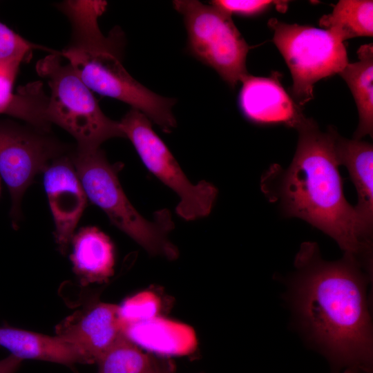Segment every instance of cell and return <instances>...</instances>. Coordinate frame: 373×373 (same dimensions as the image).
<instances>
[{
  "label": "cell",
  "mask_w": 373,
  "mask_h": 373,
  "mask_svg": "<svg viewBox=\"0 0 373 373\" xmlns=\"http://www.w3.org/2000/svg\"><path fill=\"white\" fill-rule=\"evenodd\" d=\"M294 266L293 305L308 335L333 365L372 370V270L349 253L325 260L312 242L301 245Z\"/></svg>",
  "instance_id": "6da1fadb"
},
{
  "label": "cell",
  "mask_w": 373,
  "mask_h": 373,
  "mask_svg": "<svg viewBox=\"0 0 373 373\" xmlns=\"http://www.w3.org/2000/svg\"><path fill=\"white\" fill-rule=\"evenodd\" d=\"M298 140L287 169L271 165L261 190L287 217L302 219L333 238L344 253L372 264V242L361 236L354 207L346 200L334 150V128L320 130L307 117L296 128Z\"/></svg>",
  "instance_id": "7a4b0ae2"
},
{
  "label": "cell",
  "mask_w": 373,
  "mask_h": 373,
  "mask_svg": "<svg viewBox=\"0 0 373 373\" xmlns=\"http://www.w3.org/2000/svg\"><path fill=\"white\" fill-rule=\"evenodd\" d=\"M122 44L119 30L106 37L97 28L73 34L59 52L92 92L130 105L170 133L176 126L175 99L155 93L127 72L121 61Z\"/></svg>",
  "instance_id": "3957f363"
},
{
  "label": "cell",
  "mask_w": 373,
  "mask_h": 373,
  "mask_svg": "<svg viewBox=\"0 0 373 373\" xmlns=\"http://www.w3.org/2000/svg\"><path fill=\"white\" fill-rule=\"evenodd\" d=\"M70 156L87 199L100 208L111 223L152 255L177 258V248L168 240L174 227L168 209L156 212L154 219L144 218L126 197L118 179L121 164H111L100 149L76 146Z\"/></svg>",
  "instance_id": "277c9868"
},
{
  "label": "cell",
  "mask_w": 373,
  "mask_h": 373,
  "mask_svg": "<svg viewBox=\"0 0 373 373\" xmlns=\"http://www.w3.org/2000/svg\"><path fill=\"white\" fill-rule=\"evenodd\" d=\"M36 70L50 88V95L44 93L39 101L42 119L68 132L77 148L98 149L111 138L125 137L119 122L103 113L93 92L59 52L39 60Z\"/></svg>",
  "instance_id": "5b68a950"
},
{
  "label": "cell",
  "mask_w": 373,
  "mask_h": 373,
  "mask_svg": "<svg viewBox=\"0 0 373 373\" xmlns=\"http://www.w3.org/2000/svg\"><path fill=\"white\" fill-rule=\"evenodd\" d=\"M173 4L183 17L188 52L234 88L249 75L246 59L250 46L231 15L195 0H176Z\"/></svg>",
  "instance_id": "8992f818"
},
{
  "label": "cell",
  "mask_w": 373,
  "mask_h": 373,
  "mask_svg": "<svg viewBox=\"0 0 373 373\" xmlns=\"http://www.w3.org/2000/svg\"><path fill=\"white\" fill-rule=\"evenodd\" d=\"M273 41L291 74V98L300 107L314 98V84L339 73L349 63L343 44L325 29L270 19Z\"/></svg>",
  "instance_id": "52a82bcc"
},
{
  "label": "cell",
  "mask_w": 373,
  "mask_h": 373,
  "mask_svg": "<svg viewBox=\"0 0 373 373\" xmlns=\"http://www.w3.org/2000/svg\"><path fill=\"white\" fill-rule=\"evenodd\" d=\"M142 162L155 176L180 198L177 214L186 220L206 217L211 213L218 195L217 188L202 180L191 183L168 147L152 128L151 121L131 108L119 122Z\"/></svg>",
  "instance_id": "ba28073f"
},
{
  "label": "cell",
  "mask_w": 373,
  "mask_h": 373,
  "mask_svg": "<svg viewBox=\"0 0 373 373\" xmlns=\"http://www.w3.org/2000/svg\"><path fill=\"white\" fill-rule=\"evenodd\" d=\"M71 149L50 131L25 122L0 119V176L10 193L13 227L19 225L21 200L35 177L54 159Z\"/></svg>",
  "instance_id": "9c48e42d"
},
{
  "label": "cell",
  "mask_w": 373,
  "mask_h": 373,
  "mask_svg": "<svg viewBox=\"0 0 373 373\" xmlns=\"http://www.w3.org/2000/svg\"><path fill=\"white\" fill-rule=\"evenodd\" d=\"M71 150L54 159L43 172L44 186L55 224V241L64 255L88 201L70 156Z\"/></svg>",
  "instance_id": "30bf717a"
},
{
  "label": "cell",
  "mask_w": 373,
  "mask_h": 373,
  "mask_svg": "<svg viewBox=\"0 0 373 373\" xmlns=\"http://www.w3.org/2000/svg\"><path fill=\"white\" fill-rule=\"evenodd\" d=\"M118 305L97 303L79 309L56 327L57 336L82 349L96 363L125 335Z\"/></svg>",
  "instance_id": "8fae6325"
},
{
  "label": "cell",
  "mask_w": 373,
  "mask_h": 373,
  "mask_svg": "<svg viewBox=\"0 0 373 373\" xmlns=\"http://www.w3.org/2000/svg\"><path fill=\"white\" fill-rule=\"evenodd\" d=\"M275 73L269 77L247 75L241 82L238 104L244 116L258 124H283L295 129L306 117Z\"/></svg>",
  "instance_id": "7c38bea8"
},
{
  "label": "cell",
  "mask_w": 373,
  "mask_h": 373,
  "mask_svg": "<svg viewBox=\"0 0 373 373\" xmlns=\"http://www.w3.org/2000/svg\"><path fill=\"white\" fill-rule=\"evenodd\" d=\"M334 150L339 165L346 167L358 197L354 207L362 238L372 242L373 227V146L370 142L341 136L334 129Z\"/></svg>",
  "instance_id": "4fadbf2b"
},
{
  "label": "cell",
  "mask_w": 373,
  "mask_h": 373,
  "mask_svg": "<svg viewBox=\"0 0 373 373\" xmlns=\"http://www.w3.org/2000/svg\"><path fill=\"white\" fill-rule=\"evenodd\" d=\"M0 346L21 360H41L66 365L93 363L82 349L58 336H50L9 326L0 327Z\"/></svg>",
  "instance_id": "5bb4252c"
},
{
  "label": "cell",
  "mask_w": 373,
  "mask_h": 373,
  "mask_svg": "<svg viewBox=\"0 0 373 373\" xmlns=\"http://www.w3.org/2000/svg\"><path fill=\"white\" fill-rule=\"evenodd\" d=\"M70 260L83 285L108 281L114 272L115 252L109 237L95 227H84L71 240Z\"/></svg>",
  "instance_id": "9a60e30c"
},
{
  "label": "cell",
  "mask_w": 373,
  "mask_h": 373,
  "mask_svg": "<svg viewBox=\"0 0 373 373\" xmlns=\"http://www.w3.org/2000/svg\"><path fill=\"white\" fill-rule=\"evenodd\" d=\"M125 334L137 345L160 354H187L196 346L191 327L157 316L128 325Z\"/></svg>",
  "instance_id": "2e32d148"
},
{
  "label": "cell",
  "mask_w": 373,
  "mask_h": 373,
  "mask_svg": "<svg viewBox=\"0 0 373 373\" xmlns=\"http://www.w3.org/2000/svg\"><path fill=\"white\" fill-rule=\"evenodd\" d=\"M358 60L348 63L339 73L355 100L359 122L354 139L373 135V44L362 45L357 50Z\"/></svg>",
  "instance_id": "e0dca14e"
},
{
  "label": "cell",
  "mask_w": 373,
  "mask_h": 373,
  "mask_svg": "<svg viewBox=\"0 0 373 373\" xmlns=\"http://www.w3.org/2000/svg\"><path fill=\"white\" fill-rule=\"evenodd\" d=\"M96 363L98 373H175L169 358L144 352L125 334Z\"/></svg>",
  "instance_id": "ac0fdd59"
},
{
  "label": "cell",
  "mask_w": 373,
  "mask_h": 373,
  "mask_svg": "<svg viewBox=\"0 0 373 373\" xmlns=\"http://www.w3.org/2000/svg\"><path fill=\"white\" fill-rule=\"evenodd\" d=\"M319 24L341 41L373 35V1L341 0L332 12L323 15Z\"/></svg>",
  "instance_id": "d6986e66"
},
{
  "label": "cell",
  "mask_w": 373,
  "mask_h": 373,
  "mask_svg": "<svg viewBox=\"0 0 373 373\" xmlns=\"http://www.w3.org/2000/svg\"><path fill=\"white\" fill-rule=\"evenodd\" d=\"M119 307L121 316L126 327L128 325L157 316L160 303L154 294L144 291L127 299Z\"/></svg>",
  "instance_id": "ffe728a7"
},
{
  "label": "cell",
  "mask_w": 373,
  "mask_h": 373,
  "mask_svg": "<svg viewBox=\"0 0 373 373\" xmlns=\"http://www.w3.org/2000/svg\"><path fill=\"white\" fill-rule=\"evenodd\" d=\"M34 49L44 50L50 53L55 52L25 39L0 21V59L22 57L26 61Z\"/></svg>",
  "instance_id": "44dd1931"
},
{
  "label": "cell",
  "mask_w": 373,
  "mask_h": 373,
  "mask_svg": "<svg viewBox=\"0 0 373 373\" xmlns=\"http://www.w3.org/2000/svg\"><path fill=\"white\" fill-rule=\"evenodd\" d=\"M22 57L0 59V114L6 113L12 101L13 84L21 62Z\"/></svg>",
  "instance_id": "7402d4cb"
},
{
  "label": "cell",
  "mask_w": 373,
  "mask_h": 373,
  "mask_svg": "<svg viewBox=\"0 0 373 373\" xmlns=\"http://www.w3.org/2000/svg\"><path fill=\"white\" fill-rule=\"evenodd\" d=\"M283 2L262 0H214L210 4L216 6L230 15L253 16L264 12L272 5L282 4Z\"/></svg>",
  "instance_id": "603a6c76"
},
{
  "label": "cell",
  "mask_w": 373,
  "mask_h": 373,
  "mask_svg": "<svg viewBox=\"0 0 373 373\" xmlns=\"http://www.w3.org/2000/svg\"><path fill=\"white\" fill-rule=\"evenodd\" d=\"M23 360L10 354L7 357L0 360V373H15Z\"/></svg>",
  "instance_id": "cb8c5ba5"
},
{
  "label": "cell",
  "mask_w": 373,
  "mask_h": 373,
  "mask_svg": "<svg viewBox=\"0 0 373 373\" xmlns=\"http://www.w3.org/2000/svg\"><path fill=\"white\" fill-rule=\"evenodd\" d=\"M358 369L347 368L343 373H356Z\"/></svg>",
  "instance_id": "d4e9b609"
},
{
  "label": "cell",
  "mask_w": 373,
  "mask_h": 373,
  "mask_svg": "<svg viewBox=\"0 0 373 373\" xmlns=\"http://www.w3.org/2000/svg\"><path fill=\"white\" fill-rule=\"evenodd\" d=\"M356 373H372V370H357Z\"/></svg>",
  "instance_id": "484cf974"
}]
</instances>
